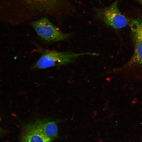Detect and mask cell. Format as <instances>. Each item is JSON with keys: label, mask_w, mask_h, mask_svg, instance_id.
Listing matches in <instances>:
<instances>
[{"label": "cell", "mask_w": 142, "mask_h": 142, "mask_svg": "<svg viewBox=\"0 0 142 142\" xmlns=\"http://www.w3.org/2000/svg\"><path fill=\"white\" fill-rule=\"evenodd\" d=\"M13 17L22 23L43 17L58 19L68 13L69 0H12Z\"/></svg>", "instance_id": "6da1fadb"}, {"label": "cell", "mask_w": 142, "mask_h": 142, "mask_svg": "<svg viewBox=\"0 0 142 142\" xmlns=\"http://www.w3.org/2000/svg\"><path fill=\"white\" fill-rule=\"evenodd\" d=\"M38 50L41 53V56L37 61L31 67V69H44L53 66L66 65L83 55H99L98 53H95L59 52L45 49L39 47Z\"/></svg>", "instance_id": "7a4b0ae2"}, {"label": "cell", "mask_w": 142, "mask_h": 142, "mask_svg": "<svg viewBox=\"0 0 142 142\" xmlns=\"http://www.w3.org/2000/svg\"><path fill=\"white\" fill-rule=\"evenodd\" d=\"M116 0L109 7L95 10L96 17L106 25L115 30L123 28L129 24L130 19L119 11Z\"/></svg>", "instance_id": "3957f363"}, {"label": "cell", "mask_w": 142, "mask_h": 142, "mask_svg": "<svg viewBox=\"0 0 142 142\" xmlns=\"http://www.w3.org/2000/svg\"><path fill=\"white\" fill-rule=\"evenodd\" d=\"M31 24L38 35L42 39L47 42L64 40L69 38L71 35L70 33L62 32L46 17L33 21Z\"/></svg>", "instance_id": "277c9868"}, {"label": "cell", "mask_w": 142, "mask_h": 142, "mask_svg": "<svg viewBox=\"0 0 142 142\" xmlns=\"http://www.w3.org/2000/svg\"><path fill=\"white\" fill-rule=\"evenodd\" d=\"M129 25L134 49L131 58L123 67L125 69L142 67V18L130 19Z\"/></svg>", "instance_id": "5b68a950"}, {"label": "cell", "mask_w": 142, "mask_h": 142, "mask_svg": "<svg viewBox=\"0 0 142 142\" xmlns=\"http://www.w3.org/2000/svg\"><path fill=\"white\" fill-rule=\"evenodd\" d=\"M33 123L37 129L51 141L58 135V128L56 122L46 119H37Z\"/></svg>", "instance_id": "8992f818"}, {"label": "cell", "mask_w": 142, "mask_h": 142, "mask_svg": "<svg viewBox=\"0 0 142 142\" xmlns=\"http://www.w3.org/2000/svg\"><path fill=\"white\" fill-rule=\"evenodd\" d=\"M23 142H48L51 141L40 132L33 123L25 126Z\"/></svg>", "instance_id": "52a82bcc"}, {"label": "cell", "mask_w": 142, "mask_h": 142, "mask_svg": "<svg viewBox=\"0 0 142 142\" xmlns=\"http://www.w3.org/2000/svg\"><path fill=\"white\" fill-rule=\"evenodd\" d=\"M5 131L4 130L0 127V134L3 133Z\"/></svg>", "instance_id": "ba28073f"}, {"label": "cell", "mask_w": 142, "mask_h": 142, "mask_svg": "<svg viewBox=\"0 0 142 142\" xmlns=\"http://www.w3.org/2000/svg\"><path fill=\"white\" fill-rule=\"evenodd\" d=\"M142 4V0H135Z\"/></svg>", "instance_id": "9c48e42d"}, {"label": "cell", "mask_w": 142, "mask_h": 142, "mask_svg": "<svg viewBox=\"0 0 142 142\" xmlns=\"http://www.w3.org/2000/svg\"><path fill=\"white\" fill-rule=\"evenodd\" d=\"M48 142H51V141H48Z\"/></svg>", "instance_id": "30bf717a"}, {"label": "cell", "mask_w": 142, "mask_h": 142, "mask_svg": "<svg viewBox=\"0 0 142 142\" xmlns=\"http://www.w3.org/2000/svg\"><path fill=\"white\" fill-rule=\"evenodd\" d=\"M1 121V118H0V121Z\"/></svg>", "instance_id": "8fae6325"}]
</instances>
